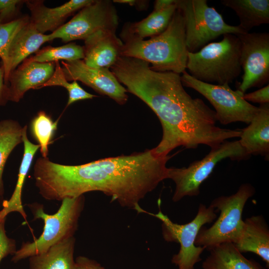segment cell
Returning a JSON list of instances; mask_svg holds the SVG:
<instances>
[{
    "label": "cell",
    "mask_w": 269,
    "mask_h": 269,
    "mask_svg": "<svg viewBox=\"0 0 269 269\" xmlns=\"http://www.w3.org/2000/svg\"><path fill=\"white\" fill-rule=\"evenodd\" d=\"M149 66L139 59L121 56L110 70L127 91L144 102L159 120L162 136L152 148L156 154L168 155L180 146L196 148L205 144L212 148L240 137L242 130L216 125L215 111L186 92L179 74L155 71Z\"/></svg>",
    "instance_id": "cell-1"
},
{
    "label": "cell",
    "mask_w": 269,
    "mask_h": 269,
    "mask_svg": "<svg viewBox=\"0 0 269 269\" xmlns=\"http://www.w3.org/2000/svg\"><path fill=\"white\" fill-rule=\"evenodd\" d=\"M170 158L157 155L152 148L77 165L61 164L46 158L38 168V186L46 200L62 201L100 191L121 206L138 212L140 201L168 179L166 163Z\"/></svg>",
    "instance_id": "cell-2"
},
{
    "label": "cell",
    "mask_w": 269,
    "mask_h": 269,
    "mask_svg": "<svg viewBox=\"0 0 269 269\" xmlns=\"http://www.w3.org/2000/svg\"><path fill=\"white\" fill-rule=\"evenodd\" d=\"M121 56L148 62L157 72L185 71L188 50L183 17L177 8L168 27L162 33L147 40L132 39L123 42Z\"/></svg>",
    "instance_id": "cell-3"
},
{
    "label": "cell",
    "mask_w": 269,
    "mask_h": 269,
    "mask_svg": "<svg viewBox=\"0 0 269 269\" xmlns=\"http://www.w3.org/2000/svg\"><path fill=\"white\" fill-rule=\"evenodd\" d=\"M241 41L237 35L226 34L222 40L209 43L198 51L188 52L186 69L189 74L204 83H232L242 72Z\"/></svg>",
    "instance_id": "cell-4"
},
{
    "label": "cell",
    "mask_w": 269,
    "mask_h": 269,
    "mask_svg": "<svg viewBox=\"0 0 269 269\" xmlns=\"http://www.w3.org/2000/svg\"><path fill=\"white\" fill-rule=\"evenodd\" d=\"M61 201L59 209L53 214L45 213L43 205L40 204L34 203L28 205L34 219L43 221V230L41 235L33 241L22 243L11 258L13 263L42 253L52 246L74 237L84 208V195L66 198Z\"/></svg>",
    "instance_id": "cell-5"
},
{
    "label": "cell",
    "mask_w": 269,
    "mask_h": 269,
    "mask_svg": "<svg viewBox=\"0 0 269 269\" xmlns=\"http://www.w3.org/2000/svg\"><path fill=\"white\" fill-rule=\"evenodd\" d=\"M255 193L250 184H242L237 191L229 196H221L214 199L210 205L220 212L219 218L209 228L200 229L195 240V245L206 249L220 244L230 242L235 244L241 237L244 221L242 213L247 200Z\"/></svg>",
    "instance_id": "cell-6"
},
{
    "label": "cell",
    "mask_w": 269,
    "mask_h": 269,
    "mask_svg": "<svg viewBox=\"0 0 269 269\" xmlns=\"http://www.w3.org/2000/svg\"><path fill=\"white\" fill-rule=\"evenodd\" d=\"M183 18L187 50L198 51L209 42L226 34L247 33L239 25L228 24L206 0H177Z\"/></svg>",
    "instance_id": "cell-7"
},
{
    "label": "cell",
    "mask_w": 269,
    "mask_h": 269,
    "mask_svg": "<svg viewBox=\"0 0 269 269\" xmlns=\"http://www.w3.org/2000/svg\"><path fill=\"white\" fill-rule=\"evenodd\" d=\"M250 156L239 140H226L211 148L204 157L192 162L187 167L169 168L168 179H171L175 184L173 201L178 202L186 196L198 195L200 185L222 160L229 158L239 161L247 159Z\"/></svg>",
    "instance_id": "cell-8"
},
{
    "label": "cell",
    "mask_w": 269,
    "mask_h": 269,
    "mask_svg": "<svg viewBox=\"0 0 269 269\" xmlns=\"http://www.w3.org/2000/svg\"><path fill=\"white\" fill-rule=\"evenodd\" d=\"M138 213H146L159 219L162 223L164 240L179 244V251L173 256L171 263L177 266L178 269H194L195 265L202 260L200 255L206 249L203 247L196 246L195 240L204 225L211 223L216 219L214 207L210 205L207 207L201 203L195 218L183 225L173 222L160 209L157 213L154 214L141 208Z\"/></svg>",
    "instance_id": "cell-9"
},
{
    "label": "cell",
    "mask_w": 269,
    "mask_h": 269,
    "mask_svg": "<svg viewBox=\"0 0 269 269\" xmlns=\"http://www.w3.org/2000/svg\"><path fill=\"white\" fill-rule=\"evenodd\" d=\"M181 77L183 86L192 88L203 96L215 109L217 121L222 125L242 122L249 125L260 111L243 98L238 91L229 84L216 85L200 81L186 71Z\"/></svg>",
    "instance_id": "cell-10"
},
{
    "label": "cell",
    "mask_w": 269,
    "mask_h": 269,
    "mask_svg": "<svg viewBox=\"0 0 269 269\" xmlns=\"http://www.w3.org/2000/svg\"><path fill=\"white\" fill-rule=\"evenodd\" d=\"M119 17L113 2L94 0L84 6L68 22L49 34L51 41L59 38L64 42L85 40L101 29L116 31Z\"/></svg>",
    "instance_id": "cell-11"
},
{
    "label": "cell",
    "mask_w": 269,
    "mask_h": 269,
    "mask_svg": "<svg viewBox=\"0 0 269 269\" xmlns=\"http://www.w3.org/2000/svg\"><path fill=\"white\" fill-rule=\"evenodd\" d=\"M241 41V65L244 71L237 91L242 95L249 89L261 87L269 81V33L237 35Z\"/></svg>",
    "instance_id": "cell-12"
},
{
    "label": "cell",
    "mask_w": 269,
    "mask_h": 269,
    "mask_svg": "<svg viewBox=\"0 0 269 269\" xmlns=\"http://www.w3.org/2000/svg\"><path fill=\"white\" fill-rule=\"evenodd\" d=\"M61 67L68 81H81L101 95L107 96L120 105L128 101L127 90L110 69L87 65L83 60L61 61Z\"/></svg>",
    "instance_id": "cell-13"
},
{
    "label": "cell",
    "mask_w": 269,
    "mask_h": 269,
    "mask_svg": "<svg viewBox=\"0 0 269 269\" xmlns=\"http://www.w3.org/2000/svg\"><path fill=\"white\" fill-rule=\"evenodd\" d=\"M55 62L23 61L9 76L6 84L7 101L18 102L30 89H38L53 75Z\"/></svg>",
    "instance_id": "cell-14"
},
{
    "label": "cell",
    "mask_w": 269,
    "mask_h": 269,
    "mask_svg": "<svg viewBox=\"0 0 269 269\" xmlns=\"http://www.w3.org/2000/svg\"><path fill=\"white\" fill-rule=\"evenodd\" d=\"M123 44L116 31L99 30L84 40L83 60L91 67L110 69L121 56Z\"/></svg>",
    "instance_id": "cell-15"
},
{
    "label": "cell",
    "mask_w": 269,
    "mask_h": 269,
    "mask_svg": "<svg viewBox=\"0 0 269 269\" xmlns=\"http://www.w3.org/2000/svg\"><path fill=\"white\" fill-rule=\"evenodd\" d=\"M93 0H71L54 8L47 7L41 0H26L24 3L30 12V22L39 32L45 34L57 30L68 17Z\"/></svg>",
    "instance_id": "cell-16"
},
{
    "label": "cell",
    "mask_w": 269,
    "mask_h": 269,
    "mask_svg": "<svg viewBox=\"0 0 269 269\" xmlns=\"http://www.w3.org/2000/svg\"><path fill=\"white\" fill-rule=\"evenodd\" d=\"M260 111L248 126L242 130L239 141L250 155L269 158V103L261 105Z\"/></svg>",
    "instance_id": "cell-17"
},
{
    "label": "cell",
    "mask_w": 269,
    "mask_h": 269,
    "mask_svg": "<svg viewBox=\"0 0 269 269\" xmlns=\"http://www.w3.org/2000/svg\"><path fill=\"white\" fill-rule=\"evenodd\" d=\"M49 41H51L49 34L39 32L29 20L16 33L9 46L7 51L9 76L20 63L30 54L36 52L44 43Z\"/></svg>",
    "instance_id": "cell-18"
},
{
    "label": "cell",
    "mask_w": 269,
    "mask_h": 269,
    "mask_svg": "<svg viewBox=\"0 0 269 269\" xmlns=\"http://www.w3.org/2000/svg\"><path fill=\"white\" fill-rule=\"evenodd\" d=\"M240 239L234 244L241 253L252 252L260 256L269 267V229L262 215L246 218Z\"/></svg>",
    "instance_id": "cell-19"
},
{
    "label": "cell",
    "mask_w": 269,
    "mask_h": 269,
    "mask_svg": "<svg viewBox=\"0 0 269 269\" xmlns=\"http://www.w3.org/2000/svg\"><path fill=\"white\" fill-rule=\"evenodd\" d=\"M176 2L165 9L153 10L146 17L140 21L126 23L120 34L122 40L144 39V38H151L162 33L168 27L177 9Z\"/></svg>",
    "instance_id": "cell-20"
},
{
    "label": "cell",
    "mask_w": 269,
    "mask_h": 269,
    "mask_svg": "<svg viewBox=\"0 0 269 269\" xmlns=\"http://www.w3.org/2000/svg\"><path fill=\"white\" fill-rule=\"evenodd\" d=\"M27 126L23 129L22 141L24 145V151L19 168L17 180L14 191L9 200H4L2 202V209L0 210V219L6 218L7 215L11 212L19 213L25 220L26 214L22 204V191L23 184L31 165L33 157L40 148L39 145L32 143L27 135Z\"/></svg>",
    "instance_id": "cell-21"
},
{
    "label": "cell",
    "mask_w": 269,
    "mask_h": 269,
    "mask_svg": "<svg viewBox=\"0 0 269 269\" xmlns=\"http://www.w3.org/2000/svg\"><path fill=\"white\" fill-rule=\"evenodd\" d=\"M208 250L210 254L202 263L203 269H265L258 263L245 258L230 242Z\"/></svg>",
    "instance_id": "cell-22"
},
{
    "label": "cell",
    "mask_w": 269,
    "mask_h": 269,
    "mask_svg": "<svg viewBox=\"0 0 269 269\" xmlns=\"http://www.w3.org/2000/svg\"><path fill=\"white\" fill-rule=\"evenodd\" d=\"M75 245V238L72 237L29 258V269H76Z\"/></svg>",
    "instance_id": "cell-23"
},
{
    "label": "cell",
    "mask_w": 269,
    "mask_h": 269,
    "mask_svg": "<svg viewBox=\"0 0 269 269\" xmlns=\"http://www.w3.org/2000/svg\"><path fill=\"white\" fill-rule=\"evenodd\" d=\"M221 2L236 12L239 26L247 33L254 27L269 23V0H222Z\"/></svg>",
    "instance_id": "cell-24"
},
{
    "label": "cell",
    "mask_w": 269,
    "mask_h": 269,
    "mask_svg": "<svg viewBox=\"0 0 269 269\" xmlns=\"http://www.w3.org/2000/svg\"><path fill=\"white\" fill-rule=\"evenodd\" d=\"M23 127L14 120L0 121V196L2 197L4 188L2 174L9 155L14 148L22 142Z\"/></svg>",
    "instance_id": "cell-25"
},
{
    "label": "cell",
    "mask_w": 269,
    "mask_h": 269,
    "mask_svg": "<svg viewBox=\"0 0 269 269\" xmlns=\"http://www.w3.org/2000/svg\"><path fill=\"white\" fill-rule=\"evenodd\" d=\"M35 54L27 58L33 62L40 63L55 62L59 60L71 61L83 60L84 47L70 42L58 47L48 46L38 50Z\"/></svg>",
    "instance_id": "cell-26"
},
{
    "label": "cell",
    "mask_w": 269,
    "mask_h": 269,
    "mask_svg": "<svg viewBox=\"0 0 269 269\" xmlns=\"http://www.w3.org/2000/svg\"><path fill=\"white\" fill-rule=\"evenodd\" d=\"M57 121L43 111H40L30 123V131L33 137L38 142L43 157H47L48 145L57 129Z\"/></svg>",
    "instance_id": "cell-27"
},
{
    "label": "cell",
    "mask_w": 269,
    "mask_h": 269,
    "mask_svg": "<svg viewBox=\"0 0 269 269\" xmlns=\"http://www.w3.org/2000/svg\"><path fill=\"white\" fill-rule=\"evenodd\" d=\"M29 20V16L22 15L8 22L0 21V58L4 72V82L6 85L8 72L7 51L10 44L18 30Z\"/></svg>",
    "instance_id": "cell-28"
},
{
    "label": "cell",
    "mask_w": 269,
    "mask_h": 269,
    "mask_svg": "<svg viewBox=\"0 0 269 269\" xmlns=\"http://www.w3.org/2000/svg\"><path fill=\"white\" fill-rule=\"evenodd\" d=\"M48 86H61L67 90L69 97L67 107L76 101L91 99L97 97L84 90L77 81H73L72 82L69 83L66 79L59 61L55 62V70L51 78L38 89Z\"/></svg>",
    "instance_id": "cell-29"
},
{
    "label": "cell",
    "mask_w": 269,
    "mask_h": 269,
    "mask_svg": "<svg viewBox=\"0 0 269 269\" xmlns=\"http://www.w3.org/2000/svg\"><path fill=\"white\" fill-rule=\"evenodd\" d=\"M25 0H0V21L9 22L17 17L20 6Z\"/></svg>",
    "instance_id": "cell-30"
},
{
    "label": "cell",
    "mask_w": 269,
    "mask_h": 269,
    "mask_svg": "<svg viewBox=\"0 0 269 269\" xmlns=\"http://www.w3.org/2000/svg\"><path fill=\"white\" fill-rule=\"evenodd\" d=\"M5 220L6 218L0 219V263L3 258L9 255H13L16 251L15 240L6 235Z\"/></svg>",
    "instance_id": "cell-31"
},
{
    "label": "cell",
    "mask_w": 269,
    "mask_h": 269,
    "mask_svg": "<svg viewBox=\"0 0 269 269\" xmlns=\"http://www.w3.org/2000/svg\"><path fill=\"white\" fill-rule=\"evenodd\" d=\"M243 98L247 102L259 103L261 105L269 103V85L268 84L264 87L253 92L245 94Z\"/></svg>",
    "instance_id": "cell-32"
},
{
    "label": "cell",
    "mask_w": 269,
    "mask_h": 269,
    "mask_svg": "<svg viewBox=\"0 0 269 269\" xmlns=\"http://www.w3.org/2000/svg\"><path fill=\"white\" fill-rule=\"evenodd\" d=\"M76 269H106L97 261L85 256H79L75 259Z\"/></svg>",
    "instance_id": "cell-33"
},
{
    "label": "cell",
    "mask_w": 269,
    "mask_h": 269,
    "mask_svg": "<svg viewBox=\"0 0 269 269\" xmlns=\"http://www.w3.org/2000/svg\"><path fill=\"white\" fill-rule=\"evenodd\" d=\"M6 85L4 82V72L2 66H0V106L7 103Z\"/></svg>",
    "instance_id": "cell-34"
},
{
    "label": "cell",
    "mask_w": 269,
    "mask_h": 269,
    "mask_svg": "<svg viewBox=\"0 0 269 269\" xmlns=\"http://www.w3.org/2000/svg\"><path fill=\"white\" fill-rule=\"evenodd\" d=\"M176 2V0H156L154 2V11L165 9Z\"/></svg>",
    "instance_id": "cell-35"
},
{
    "label": "cell",
    "mask_w": 269,
    "mask_h": 269,
    "mask_svg": "<svg viewBox=\"0 0 269 269\" xmlns=\"http://www.w3.org/2000/svg\"><path fill=\"white\" fill-rule=\"evenodd\" d=\"M114 2L127 3L132 6H134L138 9L145 7L146 3H148L146 0H114Z\"/></svg>",
    "instance_id": "cell-36"
},
{
    "label": "cell",
    "mask_w": 269,
    "mask_h": 269,
    "mask_svg": "<svg viewBox=\"0 0 269 269\" xmlns=\"http://www.w3.org/2000/svg\"><path fill=\"white\" fill-rule=\"evenodd\" d=\"M1 198H2V197L0 196V205H1Z\"/></svg>",
    "instance_id": "cell-37"
}]
</instances>
